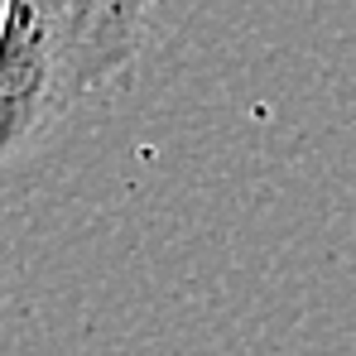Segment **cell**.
I'll return each mask as SVG.
<instances>
[{
    "label": "cell",
    "instance_id": "cell-1",
    "mask_svg": "<svg viewBox=\"0 0 356 356\" xmlns=\"http://www.w3.org/2000/svg\"><path fill=\"white\" fill-rule=\"evenodd\" d=\"M140 0H0V164L111 87L149 34Z\"/></svg>",
    "mask_w": 356,
    "mask_h": 356
},
{
    "label": "cell",
    "instance_id": "cell-2",
    "mask_svg": "<svg viewBox=\"0 0 356 356\" xmlns=\"http://www.w3.org/2000/svg\"><path fill=\"white\" fill-rule=\"evenodd\" d=\"M140 5H145V10H149V15H154V10H159V0H140Z\"/></svg>",
    "mask_w": 356,
    "mask_h": 356
}]
</instances>
